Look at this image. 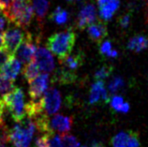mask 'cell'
<instances>
[{"label":"cell","instance_id":"1","mask_svg":"<svg viewBox=\"0 0 148 147\" xmlns=\"http://www.w3.org/2000/svg\"><path fill=\"white\" fill-rule=\"evenodd\" d=\"M76 41V34L71 29H67L52 35L46 42L47 48L58 59L63 60L72 52Z\"/></svg>","mask_w":148,"mask_h":147},{"label":"cell","instance_id":"2","mask_svg":"<svg viewBox=\"0 0 148 147\" xmlns=\"http://www.w3.org/2000/svg\"><path fill=\"white\" fill-rule=\"evenodd\" d=\"M5 109L10 113L11 118L16 123L21 122L25 114V104L24 92L20 87H13L7 94L1 96Z\"/></svg>","mask_w":148,"mask_h":147},{"label":"cell","instance_id":"3","mask_svg":"<svg viewBox=\"0 0 148 147\" xmlns=\"http://www.w3.org/2000/svg\"><path fill=\"white\" fill-rule=\"evenodd\" d=\"M3 14L8 22L12 23L20 28H26L32 21L34 10L29 2L13 1L10 9Z\"/></svg>","mask_w":148,"mask_h":147},{"label":"cell","instance_id":"4","mask_svg":"<svg viewBox=\"0 0 148 147\" xmlns=\"http://www.w3.org/2000/svg\"><path fill=\"white\" fill-rule=\"evenodd\" d=\"M36 129L34 122L25 116L10 130V141L15 147H29Z\"/></svg>","mask_w":148,"mask_h":147},{"label":"cell","instance_id":"5","mask_svg":"<svg viewBox=\"0 0 148 147\" xmlns=\"http://www.w3.org/2000/svg\"><path fill=\"white\" fill-rule=\"evenodd\" d=\"M42 111L49 116L56 113L61 106V96L60 93L56 88H49L40 99Z\"/></svg>","mask_w":148,"mask_h":147},{"label":"cell","instance_id":"6","mask_svg":"<svg viewBox=\"0 0 148 147\" xmlns=\"http://www.w3.org/2000/svg\"><path fill=\"white\" fill-rule=\"evenodd\" d=\"M37 46L33 41L32 36L29 33H26L24 40L19 45V47L14 53L15 57L20 61V63L27 64L34 60V55L36 53Z\"/></svg>","mask_w":148,"mask_h":147},{"label":"cell","instance_id":"7","mask_svg":"<svg viewBox=\"0 0 148 147\" xmlns=\"http://www.w3.org/2000/svg\"><path fill=\"white\" fill-rule=\"evenodd\" d=\"M25 35L24 31L20 27H10L4 33V49L10 53V55H14L15 51L19 47V45L24 40Z\"/></svg>","mask_w":148,"mask_h":147},{"label":"cell","instance_id":"8","mask_svg":"<svg viewBox=\"0 0 148 147\" xmlns=\"http://www.w3.org/2000/svg\"><path fill=\"white\" fill-rule=\"evenodd\" d=\"M49 75L47 73L38 74L36 78L29 82V96L31 99L38 100L42 98V96L48 89Z\"/></svg>","mask_w":148,"mask_h":147},{"label":"cell","instance_id":"9","mask_svg":"<svg viewBox=\"0 0 148 147\" xmlns=\"http://www.w3.org/2000/svg\"><path fill=\"white\" fill-rule=\"evenodd\" d=\"M34 61L41 71L49 73L53 70L54 60L48 49L37 48L34 55Z\"/></svg>","mask_w":148,"mask_h":147},{"label":"cell","instance_id":"10","mask_svg":"<svg viewBox=\"0 0 148 147\" xmlns=\"http://www.w3.org/2000/svg\"><path fill=\"white\" fill-rule=\"evenodd\" d=\"M97 19V11L96 8L92 4H87L84 5L81 9L79 14L77 17L76 26L80 30L85 29L93 23L96 22Z\"/></svg>","mask_w":148,"mask_h":147},{"label":"cell","instance_id":"11","mask_svg":"<svg viewBox=\"0 0 148 147\" xmlns=\"http://www.w3.org/2000/svg\"><path fill=\"white\" fill-rule=\"evenodd\" d=\"M73 125V118L64 116L61 114H56L52 118H49V129L51 131L65 133L71 129Z\"/></svg>","mask_w":148,"mask_h":147},{"label":"cell","instance_id":"12","mask_svg":"<svg viewBox=\"0 0 148 147\" xmlns=\"http://www.w3.org/2000/svg\"><path fill=\"white\" fill-rule=\"evenodd\" d=\"M99 101L108 103L110 101V98L105 89L103 81H96V83L91 86L90 96H89V103L96 104Z\"/></svg>","mask_w":148,"mask_h":147},{"label":"cell","instance_id":"13","mask_svg":"<svg viewBox=\"0 0 148 147\" xmlns=\"http://www.w3.org/2000/svg\"><path fill=\"white\" fill-rule=\"evenodd\" d=\"M99 4V16L104 21H110L120 5V0H97Z\"/></svg>","mask_w":148,"mask_h":147},{"label":"cell","instance_id":"14","mask_svg":"<svg viewBox=\"0 0 148 147\" xmlns=\"http://www.w3.org/2000/svg\"><path fill=\"white\" fill-rule=\"evenodd\" d=\"M87 34L91 40L99 44L108 35L107 26L101 21L93 23L87 27Z\"/></svg>","mask_w":148,"mask_h":147},{"label":"cell","instance_id":"15","mask_svg":"<svg viewBox=\"0 0 148 147\" xmlns=\"http://www.w3.org/2000/svg\"><path fill=\"white\" fill-rule=\"evenodd\" d=\"M21 69V63L16 57L12 55L8 60L5 65L0 68V74L5 76L6 78L14 81L18 76Z\"/></svg>","mask_w":148,"mask_h":147},{"label":"cell","instance_id":"16","mask_svg":"<svg viewBox=\"0 0 148 147\" xmlns=\"http://www.w3.org/2000/svg\"><path fill=\"white\" fill-rule=\"evenodd\" d=\"M84 55L82 51H78L74 55H69L63 60H60L62 67L69 69V70L75 71L84 64Z\"/></svg>","mask_w":148,"mask_h":147},{"label":"cell","instance_id":"17","mask_svg":"<svg viewBox=\"0 0 148 147\" xmlns=\"http://www.w3.org/2000/svg\"><path fill=\"white\" fill-rule=\"evenodd\" d=\"M76 73L75 71L69 70V69L62 67L61 68H58L54 73V76L53 77V81L57 82L62 84H68L71 83L76 80Z\"/></svg>","mask_w":148,"mask_h":147},{"label":"cell","instance_id":"18","mask_svg":"<svg viewBox=\"0 0 148 147\" xmlns=\"http://www.w3.org/2000/svg\"><path fill=\"white\" fill-rule=\"evenodd\" d=\"M148 48V37L143 35H137L128 40L127 49L139 53Z\"/></svg>","mask_w":148,"mask_h":147},{"label":"cell","instance_id":"19","mask_svg":"<svg viewBox=\"0 0 148 147\" xmlns=\"http://www.w3.org/2000/svg\"><path fill=\"white\" fill-rule=\"evenodd\" d=\"M32 8L34 13L36 14L38 21L41 23L44 20L48 9H49V2L48 0H33Z\"/></svg>","mask_w":148,"mask_h":147},{"label":"cell","instance_id":"20","mask_svg":"<svg viewBox=\"0 0 148 147\" xmlns=\"http://www.w3.org/2000/svg\"><path fill=\"white\" fill-rule=\"evenodd\" d=\"M40 68L37 66V64L35 63V61L32 60L29 63L25 64V67L24 68V71H23V75H24L25 79L27 81V82H30L32 81L34 78L40 74Z\"/></svg>","mask_w":148,"mask_h":147},{"label":"cell","instance_id":"21","mask_svg":"<svg viewBox=\"0 0 148 147\" xmlns=\"http://www.w3.org/2000/svg\"><path fill=\"white\" fill-rule=\"evenodd\" d=\"M69 13L67 10L62 9L61 7H57L54 10L52 14L50 15V19L57 25H65L68 22Z\"/></svg>","mask_w":148,"mask_h":147},{"label":"cell","instance_id":"22","mask_svg":"<svg viewBox=\"0 0 148 147\" xmlns=\"http://www.w3.org/2000/svg\"><path fill=\"white\" fill-rule=\"evenodd\" d=\"M130 137V131H121L115 135L112 139V147H126L127 142Z\"/></svg>","mask_w":148,"mask_h":147},{"label":"cell","instance_id":"23","mask_svg":"<svg viewBox=\"0 0 148 147\" xmlns=\"http://www.w3.org/2000/svg\"><path fill=\"white\" fill-rule=\"evenodd\" d=\"M112 69L114 67L112 65H103L102 67H100L98 70L95 72L94 74V78L96 81H102L105 78H108L109 76L112 74Z\"/></svg>","mask_w":148,"mask_h":147},{"label":"cell","instance_id":"24","mask_svg":"<svg viewBox=\"0 0 148 147\" xmlns=\"http://www.w3.org/2000/svg\"><path fill=\"white\" fill-rule=\"evenodd\" d=\"M99 53H100V55L108 56V57H116L118 55L117 51L112 50V43L110 40H104L102 43L100 44Z\"/></svg>","mask_w":148,"mask_h":147},{"label":"cell","instance_id":"25","mask_svg":"<svg viewBox=\"0 0 148 147\" xmlns=\"http://www.w3.org/2000/svg\"><path fill=\"white\" fill-rule=\"evenodd\" d=\"M14 87V81L6 78L0 74V96H3L10 92Z\"/></svg>","mask_w":148,"mask_h":147},{"label":"cell","instance_id":"26","mask_svg":"<svg viewBox=\"0 0 148 147\" xmlns=\"http://www.w3.org/2000/svg\"><path fill=\"white\" fill-rule=\"evenodd\" d=\"M10 141V130L3 119H0V144H6Z\"/></svg>","mask_w":148,"mask_h":147},{"label":"cell","instance_id":"27","mask_svg":"<svg viewBox=\"0 0 148 147\" xmlns=\"http://www.w3.org/2000/svg\"><path fill=\"white\" fill-rule=\"evenodd\" d=\"M125 86V82L121 77H114L109 83V90L112 94L119 92Z\"/></svg>","mask_w":148,"mask_h":147},{"label":"cell","instance_id":"28","mask_svg":"<svg viewBox=\"0 0 148 147\" xmlns=\"http://www.w3.org/2000/svg\"><path fill=\"white\" fill-rule=\"evenodd\" d=\"M62 147H78L79 146V142L76 140L75 137L69 134H63L60 136Z\"/></svg>","mask_w":148,"mask_h":147},{"label":"cell","instance_id":"29","mask_svg":"<svg viewBox=\"0 0 148 147\" xmlns=\"http://www.w3.org/2000/svg\"><path fill=\"white\" fill-rule=\"evenodd\" d=\"M140 145L141 144H140V137L138 132L130 130V137H128L126 147H140Z\"/></svg>","mask_w":148,"mask_h":147},{"label":"cell","instance_id":"30","mask_svg":"<svg viewBox=\"0 0 148 147\" xmlns=\"http://www.w3.org/2000/svg\"><path fill=\"white\" fill-rule=\"evenodd\" d=\"M110 102H111L112 108L114 111H121L122 106H123V104L125 103L124 98H122V96H112V98L111 99Z\"/></svg>","mask_w":148,"mask_h":147},{"label":"cell","instance_id":"31","mask_svg":"<svg viewBox=\"0 0 148 147\" xmlns=\"http://www.w3.org/2000/svg\"><path fill=\"white\" fill-rule=\"evenodd\" d=\"M130 20H131V13L130 12H127L126 14H124L123 16L120 17L119 20H118L119 25L121 26L122 28H127L128 26H130Z\"/></svg>","mask_w":148,"mask_h":147},{"label":"cell","instance_id":"32","mask_svg":"<svg viewBox=\"0 0 148 147\" xmlns=\"http://www.w3.org/2000/svg\"><path fill=\"white\" fill-rule=\"evenodd\" d=\"M11 56H12V55H10V53H8L4 48L0 49V68H1L3 66L5 65L6 62L9 60Z\"/></svg>","mask_w":148,"mask_h":147},{"label":"cell","instance_id":"33","mask_svg":"<svg viewBox=\"0 0 148 147\" xmlns=\"http://www.w3.org/2000/svg\"><path fill=\"white\" fill-rule=\"evenodd\" d=\"M11 3H12V0H0V8H1L3 13H5L10 9Z\"/></svg>","mask_w":148,"mask_h":147},{"label":"cell","instance_id":"34","mask_svg":"<svg viewBox=\"0 0 148 147\" xmlns=\"http://www.w3.org/2000/svg\"><path fill=\"white\" fill-rule=\"evenodd\" d=\"M128 111H130V104H128L127 102H125V103L123 104V106H122L121 113H127Z\"/></svg>","mask_w":148,"mask_h":147},{"label":"cell","instance_id":"35","mask_svg":"<svg viewBox=\"0 0 148 147\" xmlns=\"http://www.w3.org/2000/svg\"><path fill=\"white\" fill-rule=\"evenodd\" d=\"M4 47V33L3 30L0 29V49Z\"/></svg>","mask_w":148,"mask_h":147},{"label":"cell","instance_id":"36","mask_svg":"<svg viewBox=\"0 0 148 147\" xmlns=\"http://www.w3.org/2000/svg\"><path fill=\"white\" fill-rule=\"evenodd\" d=\"M84 147H85V146H84ZM92 147H103V145L101 144H99V142H95V144H92Z\"/></svg>","mask_w":148,"mask_h":147},{"label":"cell","instance_id":"37","mask_svg":"<svg viewBox=\"0 0 148 147\" xmlns=\"http://www.w3.org/2000/svg\"><path fill=\"white\" fill-rule=\"evenodd\" d=\"M13 1H22V2H30V0H13Z\"/></svg>","mask_w":148,"mask_h":147},{"label":"cell","instance_id":"38","mask_svg":"<svg viewBox=\"0 0 148 147\" xmlns=\"http://www.w3.org/2000/svg\"><path fill=\"white\" fill-rule=\"evenodd\" d=\"M0 147H5V146H4V144H0Z\"/></svg>","mask_w":148,"mask_h":147},{"label":"cell","instance_id":"39","mask_svg":"<svg viewBox=\"0 0 148 147\" xmlns=\"http://www.w3.org/2000/svg\"><path fill=\"white\" fill-rule=\"evenodd\" d=\"M68 1H73V0H68Z\"/></svg>","mask_w":148,"mask_h":147},{"label":"cell","instance_id":"40","mask_svg":"<svg viewBox=\"0 0 148 147\" xmlns=\"http://www.w3.org/2000/svg\"><path fill=\"white\" fill-rule=\"evenodd\" d=\"M0 11H1V8H0Z\"/></svg>","mask_w":148,"mask_h":147},{"label":"cell","instance_id":"41","mask_svg":"<svg viewBox=\"0 0 148 147\" xmlns=\"http://www.w3.org/2000/svg\"><path fill=\"white\" fill-rule=\"evenodd\" d=\"M147 2H148V0H147Z\"/></svg>","mask_w":148,"mask_h":147}]
</instances>
